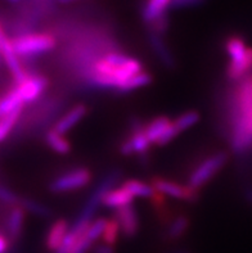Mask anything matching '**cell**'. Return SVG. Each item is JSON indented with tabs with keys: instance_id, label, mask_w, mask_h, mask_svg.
<instances>
[{
	"instance_id": "cell-19",
	"label": "cell",
	"mask_w": 252,
	"mask_h": 253,
	"mask_svg": "<svg viewBox=\"0 0 252 253\" xmlns=\"http://www.w3.org/2000/svg\"><path fill=\"white\" fill-rule=\"evenodd\" d=\"M47 144L58 154H67L71 152V143L64 138V135L58 134L54 130H49L45 134Z\"/></svg>"
},
{
	"instance_id": "cell-27",
	"label": "cell",
	"mask_w": 252,
	"mask_h": 253,
	"mask_svg": "<svg viewBox=\"0 0 252 253\" xmlns=\"http://www.w3.org/2000/svg\"><path fill=\"white\" fill-rule=\"evenodd\" d=\"M105 225H107V220H105V218H97V220H94V221L90 224L88 230L85 231V235L94 243L97 239H99V238L103 235Z\"/></svg>"
},
{
	"instance_id": "cell-21",
	"label": "cell",
	"mask_w": 252,
	"mask_h": 253,
	"mask_svg": "<svg viewBox=\"0 0 252 253\" xmlns=\"http://www.w3.org/2000/svg\"><path fill=\"white\" fill-rule=\"evenodd\" d=\"M122 188L126 192L130 193L133 197H148V198H151L154 193V189L152 188V185H148V184L143 183V181H139L137 179L126 180L122 184Z\"/></svg>"
},
{
	"instance_id": "cell-37",
	"label": "cell",
	"mask_w": 252,
	"mask_h": 253,
	"mask_svg": "<svg viewBox=\"0 0 252 253\" xmlns=\"http://www.w3.org/2000/svg\"><path fill=\"white\" fill-rule=\"evenodd\" d=\"M57 1L61 4H67V3H74V1H77V0H57Z\"/></svg>"
},
{
	"instance_id": "cell-9",
	"label": "cell",
	"mask_w": 252,
	"mask_h": 253,
	"mask_svg": "<svg viewBox=\"0 0 252 253\" xmlns=\"http://www.w3.org/2000/svg\"><path fill=\"white\" fill-rule=\"evenodd\" d=\"M113 218L120 225L121 234L126 238H133L138 234L141 222H139V216L137 213V210L134 206H125L121 209H117L113 213Z\"/></svg>"
},
{
	"instance_id": "cell-8",
	"label": "cell",
	"mask_w": 252,
	"mask_h": 253,
	"mask_svg": "<svg viewBox=\"0 0 252 253\" xmlns=\"http://www.w3.org/2000/svg\"><path fill=\"white\" fill-rule=\"evenodd\" d=\"M0 53H1V59H3V62L9 70L10 75H12L14 84H19L29 76L30 74L25 70L22 62H21V57L17 54V51L13 48L12 39L6 38L4 40Z\"/></svg>"
},
{
	"instance_id": "cell-34",
	"label": "cell",
	"mask_w": 252,
	"mask_h": 253,
	"mask_svg": "<svg viewBox=\"0 0 252 253\" xmlns=\"http://www.w3.org/2000/svg\"><path fill=\"white\" fill-rule=\"evenodd\" d=\"M9 239L6 237H4L3 234H0V253H6L9 251Z\"/></svg>"
},
{
	"instance_id": "cell-30",
	"label": "cell",
	"mask_w": 252,
	"mask_h": 253,
	"mask_svg": "<svg viewBox=\"0 0 252 253\" xmlns=\"http://www.w3.org/2000/svg\"><path fill=\"white\" fill-rule=\"evenodd\" d=\"M178 134H179L178 130H176L175 125H174V121H172L171 126L167 128L166 131L163 132V135L161 136L160 139H158V141H157L156 145H158V147H163V145L169 144L170 141H172L174 139L176 138V136H178Z\"/></svg>"
},
{
	"instance_id": "cell-25",
	"label": "cell",
	"mask_w": 252,
	"mask_h": 253,
	"mask_svg": "<svg viewBox=\"0 0 252 253\" xmlns=\"http://www.w3.org/2000/svg\"><path fill=\"white\" fill-rule=\"evenodd\" d=\"M19 117H21V111L10 113V115L4 116V117L0 119V141H4L8 138V135L10 134L13 127L19 121Z\"/></svg>"
},
{
	"instance_id": "cell-15",
	"label": "cell",
	"mask_w": 252,
	"mask_h": 253,
	"mask_svg": "<svg viewBox=\"0 0 252 253\" xmlns=\"http://www.w3.org/2000/svg\"><path fill=\"white\" fill-rule=\"evenodd\" d=\"M172 121L167 117V116H160L156 117L154 120L146 125L144 132L147 135L148 140L151 141V144H157L158 139L163 135V132L166 131L167 128L171 126Z\"/></svg>"
},
{
	"instance_id": "cell-38",
	"label": "cell",
	"mask_w": 252,
	"mask_h": 253,
	"mask_svg": "<svg viewBox=\"0 0 252 253\" xmlns=\"http://www.w3.org/2000/svg\"><path fill=\"white\" fill-rule=\"evenodd\" d=\"M176 253H188L187 251H180V252H176Z\"/></svg>"
},
{
	"instance_id": "cell-36",
	"label": "cell",
	"mask_w": 252,
	"mask_h": 253,
	"mask_svg": "<svg viewBox=\"0 0 252 253\" xmlns=\"http://www.w3.org/2000/svg\"><path fill=\"white\" fill-rule=\"evenodd\" d=\"M246 198L250 203H252V189L249 190V192L246 193Z\"/></svg>"
},
{
	"instance_id": "cell-1",
	"label": "cell",
	"mask_w": 252,
	"mask_h": 253,
	"mask_svg": "<svg viewBox=\"0 0 252 253\" xmlns=\"http://www.w3.org/2000/svg\"><path fill=\"white\" fill-rule=\"evenodd\" d=\"M230 145L236 153L252 147V72L237 81L229 96Z\"/></svg>"
},
{
	"instance_id": "cell-18",
	"label": "cell",
	"mask_w": 252,
	"mask_h": 253,
	"mask_svg": "<svg viewBox=\"0 0 252 253\" xmlns=\"http://www.w3.org/2000/svg\"><path fill=\"white\" fill-rule=\"evenodd\" d=\"M189 225H191V220L188 216L179 215L171 220L167 229V237L170 241H178L188 231Z\"/></svg>"
},
{
	"instance_id": "cell-20",
	"label": "cell",
	"mask_w": 252,
	"mask_h": 253,
	"mask_svg": "<svg viewBox=\"0 0 252 253\" xmlns=\"http://www.w3.org/2000/svg\"><path fill=\"white\" fill-rule=\"evenodd\" d=\"M152 83V76L147 72H141V74L135 75V76L130 77L129 80H126L125 83H122L120 86L117 87V91L121 94L125 93H130L133 90L139 89V87L147 86Z\"/></svg>"
},
{
	"instance_id": "cell-22",
	"label": "cell",
	"mask_w": 252,
	"mask_h": 253,
	"mask_svg": "<svg viewBox=\"0 0 252 253\" xmlns=\"http://www.w3.org/2000/svg\"><path fill=\"white\" fill-rule=\"evenodd\" d=\"M128 140L130 141L131 147L134 149V153L139 154V156L147 154L148 149L151 147V141L148 140L144 130L137 132H130V136L128 138Z\"/></svg>"
},
{
	"instance_id": "cell-13",
	"label": "cell",
	"mask_w": 252,
	"mask_h": 253,
	"mask_svg": "<svg viewBox=\"0 0 252 253\" xmlns=\"http://www.w3.org/2000/svg\"><path fill=\"white\" fill-rule=\"evenodd\" d=\"M148 40H150V44L153 49L154 54L157 55V58L160 59L161 63L163 66H166L167 68H174L175 67V61H174V57H172L171 51L167 48L166 42H163V39L157 34L153 32H150L148 35Z\"/></svg>"
},
{
	"instance_id": "cell-35",
	"label": "cell",
	"mask_w": 252,
	"mask_h": 253,
	"mask_svg": "<svg viewBox=\"0 0 252 253\" xmlns=\"http://www.w3.org/2000/svg\"><path fill=\"white\" fill-rule=\"evenodd\" d=\"M6 38H8V36L5 35V32H4L3 30V26L0 23V51H1V46H3V42Z\"/></svg>"
},
{
	"instance_id": "cell-17",
	"label": "cell",
	"mask_w": 252,
	"mask_h": 253,
	"mask_svg": "<svg viewBox=\"0 0 252 253\" xmlns=\"http://www.w3.org/2000/svg\"><path fill=\"white\" fill-rule=\"evenodd\" d=\"M23 221H25V210L21 206H14L8 216V234L12 241L18 239L22 233Z\"/></svg>"
},
{
	"instance_id": "cell-2",
	"label": "cell",
	"mask_w": 252,
	"mask_h": 253,
	"mask_svg": "<svg viewBox=\"0 0 252 253\" xmlns=\"http://www.w3.org/2000/svg\"><path fill=\"white\" fill-rule=\"evenodd\" d=\"M230 62L227 67V76L232 81H240L252 72V48H247L238 36H232L225 42Z\"/></svg>"
},
{
	"instance_id": "cell-14",
	"label": "cell",
	"mask_w": 252,
	"mask_h": 253,
	"mask_svg": "<svg viewBox=\"0 0 252 253\" xmlns=\"http://www.w3.org/2000/svg\"><path fill=\"white\" fill-rule=\"evenodd\" d=\"M23 104L25 102L19 95L18 90L16 87L10 89L8 93H5V95L0 98V119L4 116L10 115V113L22 111Z\"/></svg>"
},
{
	"instance_id": "cell-6",
	"label": "cell",
	"mask_w": 252,
	"mask_h": 253,
	"mask_svg": "<svg viewBox=\"0 0 252 253\" xmlns=\"http://www.w3.org/2000/svg\"><path fill=\"white\" fill-rule=\"evenodd\" d=\"M151 185L156 192L161 193L163 196L174 197V198L182 199L185 202H196L200 198V190L189 185H182V184L171 181L165 177L154 176L151 181Z\"/></svg>"
},
{
	"instance_id": "cell-12",
	"label": "cell",
	"mask_w": 252,
	"mask_h": 253,
	"mask_svg": "<svg viewBox=\"0 0 252 253\" xmlns=\"http://www.w3.org/2000/svg\"><path fill=\"white\" fill-rule=\"evenodd\" d=\"M171 5V0H146L142 8V18L146 23H151L166 16V10Z\"/></svg>"
},
{
	"instance_id": "cell-4",
	"label": "cell",
	"mask_w": 252,
	"mask_h": 253,
	"mask_svg": "<svg viewBox=\"0 0 252 253\" xmlns=\"http://www.w3.org/2000/svg\"><path fill=\"white\" fill-rule=\"evenodd\" d=\"M227 161L228 156L224 152L215 153L212 156H210V157L206 158V160H203L201 164L196 167L195 170L192 171L191 175H189L188 185L192 186V188H195V189L200 190L215 175L220 172L221 169L227 164Z\"/></svg>"
},
{
	"instance_id": "cell-23",
	"label": "cell",
	"mask_w": 252,
	"mask_h": 253,
	"mask_svg": "<svg viewBox=\"0 0 252 253\" xmlns=\"http://www.w3.org/2000/svg\"><path fill=\"white\" fill-rule=\"evenodd\" d=\"M19 205H21V207H22L25 211L30 212V213H32V215L39 216V217H48V216L51 215L50 210H49L47 206L36 202V201H34V199L21 198Z\"/></svg>"
},
{
	"instance_id": "cell-33",
	"label": "cell",
	"mask_w": 252,
	"mask_h": 253,
	"mask_svg": "<svg viewBox=\"0 0 252 253\" xmlns=\"http://www.w3.org/2000/svg\"><path fill=\"white\" fill-rule=\"evenodd\" d=\"M93 253H116L115 247L112 246H108V244H98L94 247V250L92 251Z\"/></svg>"
},
{
	"instance_id": "cell-3",
	"label": "cell",
	"mask_w": 252,
	"mask_h": 253,
	"mask_svg": "<svg viewBox=\"0 0 252 253\" xmlns=\"http://www.w3.org/2000/svg\"><path fill=\"white\" fill-rule=\"evenodd\" d=\"M12 44L21 58H32L53 50L57 45L55 38L49 32L26 34L12 39Z\"/></svg>"
},
{
	"instance_id": "cell-16",
	"label": "cell",
	"mask_w": 252,
	"mask_h": 253,
	"mask_svg": "<svg viewBox=\"0 0 252 253\" xmlns=\"http://www.w3.org/2000/svg\"><path fill=\"white\" fill-rule=\"evenodd\" d=\"M133 201H134V197L121 186L118 189H113L107 193L104 198H103V205L105 207H109V209L117 210L125 207V206L133 205Z\"/></svg>"
},
{
	"instance_id": "cell-26",
	"label": "cell",
	"mask_w": 252,
	"mask_h": 253,
	"mask_svg": "<svg viewBox=\"0 0 252 253\" xmlns=\"http://www.w3.org/2000/svg\"><path fill=\"white\" fill-rule=\"evenodd\" d=\"M198 121H200V115L197 112H195V111H189V112H185L179 116L178 119L174 121V125H175L176 130L180 134V132L189 128L191 126L195 125V124H197Z\"/></svg>"
},
{
	"instance_id": "cell-28",
	"label": "cell",
	"mask_w": 252,
	"mask_h": 253,
	"mask_svg": "<svg viewBox=\"0 0 252 253\" xmlns=\"http://www.w3.org/2000/svg\"><path fill=\"white\" fill-rule=\"evenodd\" d=\"M19 201H21V198H18L16 193L10 190L9 188H6L3 184H0V202L6 203V205L17 206L19 205Z\"/></svg>"
},
{
	"instance_id": "cell-7",
	"label": "cell",
	"mask_w": 252,
	"mask_h": 253,
	"mask_svg": "<svg viewBox=\"0 0 252 253\" xmlns=\"http://www.w3.org/2000/svg\"><path fill=\"white\" fill-rule=\"evenodd\" d=\"M49 85L48 79L42 75H29L25 80L19 84H16L14 87L18 90L19 95L25 103H32L43 95Z\"/></svg>"
},
{
	"instance_id": "cell-31",
	"label": "cell",
	"mask_w": 252,
	"mask_h": 253,
	"mask_svg": "<svg viewBox=\"0 0 252 253\" xmlns=\"http://www.w3.org/2000/svg\"><path fill=\"white\" fill-rule=\"evenodd\" d=\"M206 0H171V9H183V8H192L203 4Z\"/></svg>"
},
{
	"instance_id": "cell-39",
	"label": "cell",
	"mask_w": 252,
	"mask_h": 253,
	"mask_svg": "<svg viewBox=\"0 0 252 253\" xmlns=\"http://www.w3.org/2000/svg\"><path fill=\"white\" fill-rule=\"evenodd\" d=\"M9 1H13V3H16V1H19V0H9Z\"/></svg>"
},
{
	"instance_id": "cell-40",
	"label": "cell",
	"mask_w": 252,
	"mask_h": 253,
	"mask_svg": "<svg viewBox=\"0 0 252 253\" xmlns=\"http://www.w3.org/2000/svg\"><path fill=\"white\" fill-rule=\"evenodd\" d=\"M3 61V59H1V53H0V62Z\"/></svg>"
},
{
	"instance_id": "cell-10",
	"label": "cell",
	"mask_w": 252,
	"mask_h": 253,
	"mask_svg": "<svg viewBox=\"0 0 252 253\" xmlns=\"http://www.w3.org/2000/svg\"><path fill=\"white\" fill-rule=\"evenodd\" d=\"M86 113H88V108L84 104H77V106L72 107L68 112L64 113L61 119L55 122L53 130L57 131L58 134L64 135L66 132L70 131L77 122H80L85 117Z\"/></svg>"
},
{
	"instance_id": "cell-5",
	"label": "cell",
	"mask_w": 252,
	"mask_h": 253,
	"mask_svg": "<svg viewBox=\"0 0 252 253\" xmlns=\"http://www.w3.org/2000/svg\"><path fill=\"white\" fill-rule=\"evenodd\" d=\"M90 181H92V172L85 167H80L55 177L49 185V189L53 193L74 192L86 186Z\"/></svg>"
},
{
	"instance_id": "cell-29",
	"label": "cell",
	"mask_w": 252,
	"mask_h": 253,
	"mask_svg": "<svg viewBox=\"0 0 252 253\" xmlns=\"http://www.w3.org/2000/svg\"><path fill=\"white\" fill-rule=\"evenodd\" d=\"M151 27V31L150 32H153V34H157V35H163L165 32L167 31L169 29V18L167 16H163L161 18L156 19L150 25Z\"/></svg>"
},
{
	"instance_id": "cell-32",
	"label": "cell",
	"mask_w": 252,
	"mask_h": 253,
	"mask_svg": "<svg viewBox=\"0 0 252 253\" xmlns=\"http://www.w3.org/2000/svg\"><path fill=\"white\" fill-rule=\"evenodd\" d=\"M92 246L93 242L84 234L83 237L77 241V243L75 244V247L72 248V252L71 253H88L90 251V248H92Z\"/></svg>"
},
{
	"instance_id": "cell-11",
	"label": "cell",
	"mask_w": 252,
	"mask_h": 253,
	"mask_svg": "<svg viewBox=\"0 0 252 253\" xmlns=\"http://www.w3.org/2000/svg\"><path fill=\"white\" fill-rule=\"evenodd\" d=\"M68 230H70L68 221H66L63 218L57 220V221L49 228L48 234H47V238H45V246H47V248H48L50 252H57V251L61 248Z\"/></svg>"
},
{
	"instance_id": "cell-24",
	"label": "cell",
	"mask_w": 252,
	"mask_h": 253,
	"mask_svg": "<svg viewBox=\"0 0 252 253\" xmlns=\"http://www.w3.org/2000/svg\"><path fill=\"white\" fill-rule=\"evenodd\" d=\"M120 234H121V229H120V225H118V222L116 221L115 218L107 220L104 233L102 235V239L104 242V244H108V246L115 247V244L118 242Z\"/></svg>"
}]
</instances>
